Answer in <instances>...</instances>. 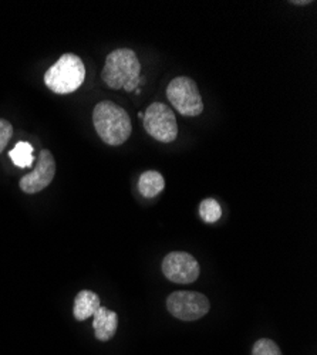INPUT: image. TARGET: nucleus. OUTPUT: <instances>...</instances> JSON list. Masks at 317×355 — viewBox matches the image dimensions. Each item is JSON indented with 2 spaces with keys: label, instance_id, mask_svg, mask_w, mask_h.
<instances>
[{
  "label": "nucleus",
  "instance_id": "423d86ee",
  "mask_svg": "<svg viewBox=\"0 0 317 355\" xmlns=\"http://www.w3.org/2000/svg\"><path fill=\"white\" fill-rule=\"evenodd\" d=\"M166 309L182 321H196L208 314L211 304L207 295L196 291H175L168 295Z\"/></svg>",
  "mask_w": 317,
  "mask_h": 355
},
{
  "label": "nucleus",
  "instance_id": "2eb2a0df",
  "mask_svg": "<svg viewBox=\"0 0 317 355\" xmlns=\"http://www.w3.org/2000/svg\"><path fill=\"white\" fill-rule=\"evenodd\" d=\"M12 135H13L12 124L9 121L2 120V118H0V154L3 153V150L6 148V145L9 144Z\"/></svg>",
  "mask_w": 317,
  "mask_h": 355
},
{
  "label": "nucleus",
  "instance_id": "f8f14e48",
  "mask_svg": "<svg viewBox=\"0 0 317 355\" xmlns=\"http://www.w3.org/2000/svg\"><path fill=\"white\" fill-rule=\"evenodd\" d=\"M10 159L19 168H32L35 162L33 146L26 141H20L15 145L13 150L9 153Z\"/></svg>",
  "mask_w": 317,
  "mask_h": 355
},
{
  "label": "nucleus",
  "instance_id": "dca6fc26",
  "mask_svg": "<svg viewBox=\"0 0 317 355\" xmlns=\"http://www.w3.org/2000/svg\"><path fill=\"white\" fill-rule=\"evenodd\" d=\"M291 3L296 6H307V5H313L314 2L313 0H291Z\"/></svg>",
  "mask_w": 317,
  "mask_h": 355
},
{
  "label": "nucleus",
  "instance_id": "ddd939ff",
  "mask_svg": "<svg viewBox=\"0 0 317 355\" xmlns=\"http://www.w3.org/2000/svg\"><path fill=\"white\" fill-rule=\"evenodd\" d=\"M199 216L205 223H215L221 219L222 216V209L221 205L218 203L216 199L207 198L199 205Z\"/></svg>",
  "mask_w": 317,
  "mask_h": 355
},
{
  "label": "nucleus",
  "instance_id": "f03ea898",
  "mask_svg": "<svg viewBox=\"0 0 317 355\" xmlns=\"http://www.w3.org/2000/svg\"><path fill=\"white\" fill-rule=\"evenodd\" d=\"M85 67L76 54L66 53L46 73L44 84L55 94H70L77 92L84 83Z\"/></svg>",
  "mask_w": 317,
  "mask_h": 355
},
{
  "label": "nucleus",
  "instance_id": "9d476101",
  "mask_svg": "<svg viewBox=\"0 0 317 355\" xmlns=\"http://www.w3.org/2000/svg\"><path fill=\"white\" fill-rule=\"evenodd\" d=\"M100 297L90 290H81L74 299L73 314L77 321H84L94 315V313L100 309Z\"/></svg>",
  "mask_w": 317,
  "mask_h": 355
},
{
  "label": "nucleus",
  "instance_id": "6e6552de",
  "mask_svg": "<svg viewBox=\"0 0 317 355\" xmlns=\"http://www.w3.org/2000/svg\"><path fill=\"white\" fill-rule=\"evenodd\" d=\"M55 175V161L50 151L43 150L39 154L36 168L24 175L20 180V189L24 193H37L43 189H46L51 181L54 180Z\"/></svg>",
  "mask_w": 317,
  "mask_h": 355
},
{
  "label": "nucleus",
  "instance_id": "0eeeda50",
  "mask_svg": "<svg viewBox=\"0 0 317 355\" xmlns=\"http://www.w3.org/2000/svg\"><path fill=\"white\" fill-rule=\"evenodd\" d=\"M164 276L178 284H191L196 282L200 273L199 263L196 259L187 252H171L162 260Z\"/></svg>",
  "mask_w": 317,
  "mask_h": 355
},
{
  "label": "nucleus",
  "instance_id": "f257e3e1",
  "mask_svg": "<svg viewBox=\"0 0 317 355\" xmlns=\"http://www.w3.org/2000/svg\"><path fill=\"white\" fill-rule=\"evenodd\" d=\"M94 128L107 145H123L132 132V123L128 112L112 101H101L93 110Z\"/></svg>",
  "mask_w": 317,
  "mask_h": 355
},
{
  "label": "nucleus",
  "instance_id": "4468645a",
  "mask_svg": "<svg viewBox=\"0 0 317 355\" xmlns=\"http://www.w3.org/2000/svg\"><path fill=\"white\" fill-rule=\"evenodd\" d=\"M252 355H282V351L275 341L269 338H261L255 343Z\"/></svg>",
  "mask_w": 317,
  "mask_h": 355
},
{
  "label": "nucleus",
  "instance_id": "7ed1b4c3",
  "mask_svg": "<svg viewBox=\"0 0 317 355\" xmlns=\"http://www.w3.org/2000/svg\"><path fill=\"white\" fill-rule=\"evenodd\" d=\"M139 77L141 63L134 50L117 49L107 55L101 78L111 90H121L127 83Z\"/></svg>",
  "mask_w": 317,
  "mask_h": 355
},
{
  "label": "nucleus",
  "instance_id": "20e7f679",
  "mask_svg": "<svg viewBox=\"0 0 317 355\" xmlns=\"http://www.w3.org/2000/svg\"><path fill=\"white\" fill-rule=\"evenodd\" d=\"M166 98L181 115L198 116L204 111V103L198 85L189 77H175L166 87Z\"/></svg>",
  "mask_w": 317,
  "mask_h": 355
},
{
  "label": "nucleus",
  "instance_id": "9b49d317",
  "mask_svg": "<svg viewBox=\"0 0 317 355\" xmlns=\"http://www.w3.org/2000/svg\"><path fill=\"white\" fill-rule=\"evenodd\" d=\"M165 188L164 176L157 171H147L141 173L138 180V192L144 198H155L160 195Z\"/></svg>",
  "mask_w": 317,
  "mask_h": 355
},
{
  "label": "nucleus",
  "instance_id": "39448f33",
  "mask_svg": "<svg viewBox=\"0 0 317 355\" xmlns=\"http://www.w3.org/2000/svg\"><path fill=\"white\" fill-rule=\"evenodd\" d=\"M144 130L154 139L168 144L178 137V124L174 111L162 103H153L144 112Z\"/></svg>",
  "mask_w": 317,
  "mask_h": 355
},
{
  "label": "nucleus",
  "instance_id": "f3484780",
  "mask_svg": "<svg viewBox=\"0 0 317 355\" xmlns=\"http://www.w3.org/2000/svg\"><path fill=\"white\" fill-rule=\"evenodd\" d=\"M138 116H139V118H144V112H142V111L138 112Z\"/></svg>",
  "mask_w": 317,
  "mask_h": 355
},
{
  "label": "nucleus",
  "instance_id": "1a4fd4ad",
  "mask_svg": "<svg viewBox=\"0 0 317 355\" xmlns=\"http://www.w3.org/2000/svg\"><path fill=\"white\" fill-rule=\"evenodd\" d=\"M119 327V315L105 307H100L93 315V329L96 338L100 341H108L114 337Z\"/></svg>",
  "mask_w": 317,
  "mask_h": 355
}]
</instances>
